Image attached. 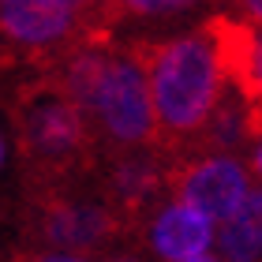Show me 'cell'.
Wrapping results in <instances>:
<instances>
[{
	"mask_svg": "<svg viewBox=\"0 0 262 262\" xmlns=\"http://www.w3.org/2000/svg\"><path fill=\"white\" fill-rule=\"evenodd\" d=\"M150 94L158 120L169 131H195L217 113L221 60L206 34L176 38L150 49Z\"/></svg>",
	"mask_w": 262,
	"mask_h": 262,
	"instance_id": "obj_1",
	"label": "cell"
},
{
	"mask_svg": "<svg viewBox=\"0 0 262 262\" xmlns=\"http://www.w3.org/2000/svg\"><path fill=\"white\" fill-rule=\"evenodd\" d=\"M98 120L105 124L113 139L120 142H146L158 124V109H154L150 94V75L146 68L135 60H120L113 56V68L105 75L101 98H98Z\"/></svg>",
	"mask_w": 262,
	"mask_h": 262,
	"instance_id": "obj_2",
	"label": "cell"
},
{
	"mask_svg": "<svg viewBox=\"0 0 262 262\" xmlns=\"http://www.w3.org/2000/svg\"><path fill=\"white\" fill-rule=\"evenodd\" d=\"M176 195L184 206L199 210L210 225H229L247 202L251 187H247V172L232 158H206L180 176Z\"/></svg>",
	"mask_w": 262,
	"mask_h": 262,
	"instance_id": "obj_3",
	"label": "cell"
},
{
	"mask_svg": "<svg viewBox=\"0 0 262 262\" xmlns=\"http://www.w3.org/2000/svg\"><path fill=\"white\" fill-rule=\"evenodd\" d=\"M75 23V4L64 0H8L0 4V30L23 45H49Z\"/></svg>",
	"mask_w": 262,
	"mask_h": 262,
	"instance_id": "obj_4",
	"label": "cell"
},
{
	"mask_svg": "<svg viewBox=\"0 0 262 262\" xmlns=\"http://www.w3.org/2000/svg\"><path fill=\"white\" fill-rule=\"evenodd\" d=\"M154 251L169 262H191V258H202L206 255V247L213 240V225L202 217L199 210L184 206V202H176V206L161 210V217L154 221Z\"/></svg>",
	"mask_w": 262,
	"mask_h": 262,
	"instance_id": "obj_5",
	"label": "cell"
},
{
	"mask_svg": "<svg viewBox=\"0 0 262 262\" xmlns=\"http://www.w3.org/2000/svg\"><path fill=\"white\" fill-rule=\"evenodd\" d=\"M109 229H113L109 213L98 206H60L45 221V232L56 247H94L105 240Z\"/></svg>",
	"mask_w": 262,
	"mask_h": 262,
	"instance_id": "obj_6",
	"label": "cell"
},
{
	"mask_svg": "<svg viewBox=\"0 0 262 262\" xmlns=\"http://www.w3.org/2000/svg\"><path fill=\"white\" fill-rule=\"evenodd\" d=\"M221 258L225 262H258L262 258V191H251L240 213L221 225L217 236Z\"/></svg>",
	"mask_w": 262,
	"mask_h": 262,
	"instance_id": "obj_7",
	"label": "cell"
},
{
	"mask_svg": "<svg viewBox=\"0 0 262 262\" xmlns=\"http://www.w3.org/2000/svg\"><path fill=\"white\" fill-rule=\"evenodd\" d=\"M109 68H113V56H105V53H79L75 60L68 64V71H64L68 101L94 113V109H98V98H101V86H105Z\"/></svg>",
	"mask_w": 262,
	"mask_h": 262,
	"instance_id": "obj_8",
	"label": "cell"
},
{
	"mask_svg": "<svg viewBox=\"0 0 262 262\" xmlns=\"http://www.w3.org/2000/svg\"><path fill=\"white\" fill-rule=\"evenodd\" d=\"M34 139H38L41 150H71L75 142L82 139V116H79V105L71 101H53L45 105L34 120Z\"/></svg>",
	"mask_w": 262,
	"mask_h": 262,
	"instance_id": "obj_9",
	"label": "cell"
},
{
	"mask_svg": "<svg viewBox=\"0 0 262 262\" xmlns=\"http://www.w3.org/2000/svg\"><path fill=\"white\" fill-rule=\"evenodd\" d=\"M38 262H82L75 255H49V258H38Z\"/></svg>",
	"mask_w": 262,
	"mask_h": 262,
	"instance_id": "obj_10",
	"label": "cell"
},
{
	"mask_svg": "<svg viewBox=\"0 0 262 262\" xmlns=\"http://www.w3.org/2000/svg\"><path fill=\"white\" fill-rule=\"evenodd\" d=\"M255 172H258V176H262V146H258V150H255Z\"/></svg>",
	"mask_w": 262,
	"mask_h": 262,
	"instance_id": "obj_11",
	"label": "cell"
},
{
	"mask_svg": "<svg viewBox=\"0 0 262 262\" xmlns=\"http://www.w3.org/2000/svg\"><path fill=\"white\" fill-rule=\"evenodd\" d=\"M191 262H217V258H210V255H202V258H191Z\"/></svg>",
	"mask_w": 262,
	"mask_h": 262,
	"instance_id": "obj_12",
	"label": "cell"
},
{
	"mask_svg": "<svg viewBox=\"0 0 262 262\" xmlns=\"http://www.w3.org/2000/svg\"><path fill=\"white\" fill-rule=\"evenodd\" d=\"M120 262H131V258H120Z\"/></svg>",
	"mask_w": 262,
	"mask_h": 262,
	"instance_id": "obj_13",
	"label": "cell"
},
{
	"mask_svg": "<svg viewBox=\"0 0 262 262\" xmlns=\"http://www.w3.org/2000/svg\"><path fill=\"white\" fill-rule=\"evenodd\" d=\"M0 154H4V150H0Z\"/></svg>",
	"mask_w": 262,
	"mask_h": 262,
	"instance_id": "obj_14",
	"label": "cell"
}]
</instances>
